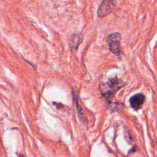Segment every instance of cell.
<instances>
[{"mask_svg":"<svg viewBox=\"0 0 157 157\" xmlns=\"http://www.w3.org/2000/svg\"><path fill=\"white\" fill-rule=\"evenodd\" d=\"M123 85H121V82L116 77L110 78L106 83H103L101 85V93L102 96L107 100V102H110L116 92L120 90Z\"/></svg>","mask_w":157,"mask_h":157,"instance_id":"1","label":"cell"},{"mask_svg":"<svg viewBox=\"0 0 157 157\" xmlns=\"http://www.w3.org/2000/svg\"><path fill=\"white\" fill-rule=\"evenodd\" d=\"M106 40L110 51L114 55L120 56L122 52L121 44H120V41H121V35H120V33H114L109 35Z\"/></svg>","mask_w":157,"mask_h":157,"instance_id":"2","label":"cell"},{"mask_svg":"<svg viewBox=\"0 0 157 157\" xmlns=\"http://www.w3.org/2000/svg\"><path fill=\"white\" fill-rule=\"evenodd\" d=\"M145 99H146V97L143 93H137V94L134 95L129 99L131 107L135 110L140 109L144 103Z\"/></svg>","mask_w":157,"mask_h":157,"instance_id":"3","label":"cell"},{"mask_svg":"<svg viewBox=\"0 0 157 157\" xmlns=\"http://www.w3.org/2000/svg\"><path fill=\"white\" fill-rule=\"evenodd\" d=\"M112 13V9L109 0H102L97 11V15L99 18L105 17Z\"/></svg>","mask_w":157,"mask_h":157,"instance_id":"4","label":"cell"},{"mask_svg":"<svg viewBox=\"0 0 157 157\" xmlns=\"http://www.w3.org/2000/svg\"><path fill=\"white\" fill-rule=\"evenodd\" d=\"M72 95H73L74 102H75V106H76V109H77V113H78V118H79V120H80V121L82 122V123L86 125L87 122H88L86 115V113H84V111L82 110V108L81 107L80 104H79V102L78 101V97H77L76 93H75V92L74 91V90L72 91Z\"/></svg>","mask_w":157,"mask_h":157,"instance_id":"5","label":"cell"},{"mask_svg":"<svg viewBox=\"0 0 157 157\" xmlns=\"http://www.w3.org/2000/svg\"><path fill=\"white\" fill-rule=\"evenodd\" d=\"M83 36L81 34H73L70 39V46L73 50L76 51L78 49V46L81 44Z\"/></svg>","mask_w":157,"mask_h":157,"instance_id":"6","label":"cell"},{"mask_svg":"<svg viewBox=\"0 0 157 157\" xmlns=\"http://www.w3.org/2000/svg\"><path fill=\"white\" fill-rule=\"evenodd\" d=\"M113 6H116V0H109Z\"/></svg>","mask_w":157,"mask_h":157,"instance_id":"7","label":"cell"},{"mask_svg":"<svg viewBox=\"0 0 157 157\" xmlns=\"http://www.w3.org/2000/svg\"><path fill=\"white\" fill-rule=\"evenodd\" d=\"M19 157H25V156H24L23 155H22V154H21V155H19Z\"/></svg>","mask_w":157,"mask_h":157,"instance_id":"8","label":"cell"}]
</instances>
